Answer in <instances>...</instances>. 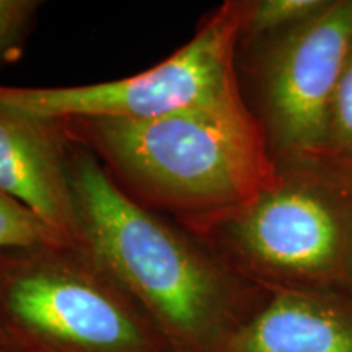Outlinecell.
Returning a JSON list of instances; mask_svg holds the SVG:
<instances>
[{
  "label": "cell",
  "mask_w": 352,
  "mask_h": 352,
  "mask_svg": "<svg viewBox=\"0 0 352 352\" xmlns=\"http://www.w3.org/2000/svg\"><path fill=\"white\" fill-rule=\"evenodd\" d=\"M3 347H6V344H3V340H2V334H0V351L3 349Z\"/></svg>",
  "instance_id": "obj_14"
},
{
  "label": "cell",
  "mask_w": 352,
  "mask_h": 352,
  "mask_svg": "<svg viewBox=\"0 0 352 352\" xmlns=\"http://www.w3.org/2000/svg\"><path fill=\"white\" fill-rule=\"evenodd\" d=\"M324 162L352 178V54L329 111Z\"/></svg>",
  "instance_id": "obj_11"
},
{
  "label": "cell",
  "mask_w": 352,
  "mask_h": 352,
  "mask_svg": "<svg viewBox=\"0 0 352 352\" xmlns=\"http://www.w3.org/2000/svg\"><path fill=\"white\" fill-rule=\"evenodd\" d=\"M0 191L36 214L70 246L77 212L69 176V139L43 121L0 101Z\"/></svg>",
  "instance_id": "obj_7"
},
{
  "label": "cell",
  "mask_w": 352,
  "mask_h": 352,
  "mask_svg": "<svg viewBox=\"0 0 352 352\" xmlns=\"http://www.w3.org/2000/svg\"><path fill=\"white\" fill-rule=\"evenodd\" d=\"M0 352H21V351H16V349H13V347H7V346H6Z\"/></svg>",
  "instance_id": "obj_13"
},
{
  "label": "cell",
  "mask_w": 352,
  "mask_h": 352,
  "mask_svg": "<svg viewBox=\"0 0 352 352\" xmlns=\"http://www.w3.org/2000/svg\"><path fill=\"white\" fill-rule=\"evenodd\" d=\"M245 2L219 7L196 36L155 67L121 80L82 87L0 85V101L43 121L153 120L201 104L243 98L235 59Z\"/></svg>",
  "instance_id": "obj_5"
},
{
  "label": "cell",
  "mask_w": 352,
  "mask_h": 352,
  "mask_svg": "<svg viewBox=\"0 0 352 352\" xmlns=\"http://www.w3.org/2000/svg\"><path fill=\"white\" fill-rule=\"evenodd\" d=\"M245 47L252 111L277 166L324 162L329 111L352 54V0H328L311 19Z\"/></svg>",
  "instance_id": "obj_6"
},
{
  "label": "cell",
  "mask_w": 352,
  "mask_h": 352,
  "mask_svg": "<svg viewBox=\"0 0 352 352\" xmlns=\"http://www.w3.org/2000/svg\"><path fill=\"white\" fill-rule=\"evenodd\" d=\"M70 246L36 214L0 191V253Z\"/></svg>",
  "instance_id": "obj_10"
},
{
  "label": "cell",
  "mask_w": 352,
  "mask_h": 352,
  "mask_svg": "<svg viewBox=\"0 0 352 352\" xmlns=\"http://www.w3.org/2000/svg\"><path fill=\"white\" fill-rule=\"evenodd\" d=\"M195 233L270 292H352V178L324 162L279 166L261 195Z\"/></svg>",
  "instance_id": "obj_3"
},
{
  "label": "cell",
  "mask_w": 352,
  "mask_h": 352,
  "mask_svg": "<svg viewBox=\"0 0 352 352\" xmlns=\"http://www.w3.org/2000/svg\"><path fill=\"white\" fill-rule=\"evenodd\" d=\"M0 334L21 352H158L131 297L77 246L0 253Z\"/></svg>",
  "instance_id": "obj_4"
},
{
  "label": "cell",
  "mask_w": 352,
  "mask_h": 352,
  "mask_svg": "<svg viewBox=\"0 0 352 352\" xmlns=\"http://www.w3.org/2000/svg\"><path fill=\"white\" fill-rule=\"evenodd\" d=\"M328 0H253L245 2L240 46L261 41L316 15Z\"/></svg>",
  "instance_id": "obj_9"
},
{
  "label": "cell",
  "mask_w": 352,
  "mask_h": 352,
  "mask_svg": "<svg viewBox=\"0 0 352 352\" xmlns=\"http://www.w3.org/2000/svg\"><path fill=\"white\" fill-rule=\"evenodd\" d=\"M69 176L77 248L148 311L175 347L223 352L270 290L240 274L204 240L153 215L70 139Z\"/></svg>",
  "instance_id": "obj_1"
},
{
  "label": "cell",
  "mask_w": 352,
  "mask_h": 352,
  "mask_svg": "<svg viewBox=\"0 0 352 352\" xmlns=\"http://www.w3.org/2000/svg\"><path fill=\"white\" fill-rule=\"evenodd\" d=\"M223 352H352V292L272 290Z\"/></svg>",
  "instance_id": "obj_8"
},
{
  "label": "cell",
  "mask_w": 352,
  "mask_h": 352,
  "mask_svg": "<svg viewBox=\"0 0 352 352\" xmlns=\"http://www.w3.org/2000/svg\"><path fill=\"white\" fill-rule=\"evenodd\" d=\"M57 124L103 162L127 195L182 215L195 232L245 206L279 176L245 98L153 120Z\"/></svg>",
  "instance_id": "obj_2"
},
{
  "label": "cell",
  "mask_w": 352,
  "mask_h": 352,
  "mask_svg": "<svg viewBox=\"0 0 352 352\" xmlns=\"http://www.w3.org/2000/svg\"><path fill=\"white\" fill-rule=\"evenodd\" d=\"M38 7L33 0H0V65L19 57Z\"/></svg>",
  "instance_id": "obj_12"
}]
</instances>
